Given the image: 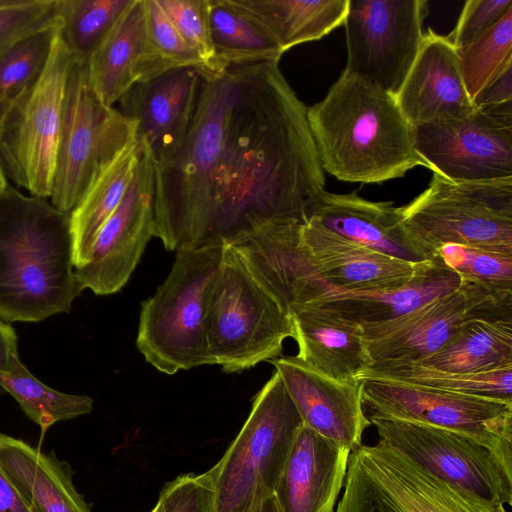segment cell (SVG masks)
<instances>
[{
	"label": "cell",
	"mask_w": 512,
	"mask_h": 512,
	"mask_svg": "<svg viewBox=\"0 0 512 512\" xmlns=\"http://www.w3.org/2000/svg\"><path fill=\"white\" fill-rule=\"evenodd\" d=\"M19 360L15 330L9 323L0 320V371L11 372Z\"/></svg>",
	"instance_id": "cell-44"
},
{
	"label": "cell",
	"mask_w": 512,
	"mask_h": 512,
	"mask_svg": "<svg viewBox=\"0 0 512 512\" xmlns=\"http://www.w3.org/2000/svg\"><path fill=\"white\" fill-rule=\"evenodd\" d=\"M156 507L158 512H215V489L210 470L184 474L167 483Z\"/></svg>",
	"instance_id": "cell-40"
},
{
	"label": "cell",
	"mask_w": 512,
	"mask_h": 512,
	"mask_svg": "<svg viewBox=\"0 0 512 512\" xmlns=\"http://www.w3.org/2000/svg\"><path fill=\"white\" fill-rule=\"evenodd\" d=\"M288 312L297 356L319 372L340 381H356L372 366L358 324L311 304L292 305Z\"/></svg>",
	"instance_id": "cell-25"
},
{
	"label": "cell",
	"mask_w": 512,
	"mask_h": 512,
	"mask_svg": "<svg viewBox=\"0 0 512 512\" xmlns=\"http://www.w3.org/2000/svg\"><path fill=\"white\" fill-rule=\"evenodd\" d=\"M413 127L414 146L433 172L455 181L512 177V108Z\"/></svg>",
	"instance_id": "cell-15"
},
{
	"label": "cell",
	"mask_w": 512,
	"mask_h": 512,
	"mask_svg": "<svg viewBox=\"0 0 512 512\" xmlns=\"http://www.w3.org/2000/svg\"><path fill=\"white\" fill-rule=\"evenodd\" d=\"M461 276L435 256L402 287L375 291L326 292L309 303L331 310L362 328L392 321L457 290Z\"/></svg>",
	"instance_id": "cell-26"
},
{
	"label": "cell",
	"mask_w": 512,
	"mask_h": 512,
	"mask_svg": "<svg viewBox=\"0 0 512 512\" xmlns=\"http://www.w3.org/2000/svg\"><path fill=\"white\" fill-rule=\"evenodd\" d=\"M73 64L57 29L42 74L10 103L0 124V157L5 174L32 196L49 199L51 195L66 86Z\"/></svg>",
	"instance_id": "cell-10"
},
{
	"label": "cell",
	"mask_w": 512,
	"mask_h": 512,
	"mask_svg": "<svg viewBox=\"0 0 512 512\" xmlns=\"http://www.w3.org/2000/svg\"><path fill=\"white\" fill-rule=\"evenodd\" d=\"M256 19L281 50L319 40L344 24L349 0H233Z\"/></svg>",
	"instance_id": "cell-28"
},
{
	"label": "cell",
	"mask_w": 512,
	"mask_h": 512,
	"mask_svg": "<svg viewBox=\"0 0 512 512\" xmlns=\"http://www.w3.org/2000/svg\"><path fill=\"white\" fill-rule=\"evenodd\" d=\"M350 453L302 424L273 493L277 512H335Z\"/></svg>",
	"instance_id": "cell-22"
},
{
	"label": "cell",
	"mask_w": 512,
	"mask_h": 512,
	"mask_svg": "<svg viewBox=\"0 0 512 512\" xmlns=\"http://www.w3.org/2000/svg\"><path fill=\"white\" fill-rule=\"evenodd\" d=\"M156 1L184 41L199 54L205 64L206 74H217L225 70L217 64L210 40L209 0Z\"/></svg>",
	"instance_id": "cell-38"
},
{
	"label": "cell",
	"mask_w": 512,
	"mask_h": 512,
	"mask_svg": "<svg viewBox=\"0 0 512 512\" xmlns=\"http://www.w3.org/2000/svg\"><path fill=\"white\" fill-rule=\"evenodd\" d=\"M278 62L239 66L204 247L231 244L267 224H303L325 191L308 107Z\"/></svg>",
	"instance_id": "cell-1"
},
{
	"label": "cell",
	"mask_w": 512,
	"mask_h": 512,
	"mask_svg": "<svg viewBox=\"0 0 512 512\" xmlns=\"http://www.w3.org/2000/svg\"><path fill=\"white\" fill-rule=\"evenodd\" d=\"M145 22L150 41L174 66H193L206 74L199 54L181 37L156 0H144Z\"/></svg>",
	"instance_id": "cell-41"
},
{
	"label": "cell",
	"mask_w": 512,
	"mask_h": 512,
	"mask_svg": "<svg viewBox=\"0 0 512 512\" xmlns=\"http://www.w3.org/2000/svg\"><path fill=\"white\" fill-rule=\"evenodd\" d=\"M303 421L277 371L253 400L240 432L210 469L215 512H249L273 495Z\"/></svg>",
	"instance_id": "cell-8"
},
{
	"label": "cell",
	"mask_w": 512,
	"mask_h": 512,
	"mask_svg": "<svg viewBox=\"0 0 512 512\" xmlns=\"http://www.w3.org/2000/svg\"><path fill=\"white\" fill-rule=\"evenodd\" d=\"M426 0H349L346 71L396 96L420 50Z\"/></svg>",
	"instance_id": "cell-14"
},
{
	"label": "cell",
	"mask_w": 512,
	"mask_h": 512,
	"mask_svg": "<svg viewBox=\"0 0 512 512\" xmlns=\"http://www.w3.org/2000/svg\"><path fill=\"white\" fill-rule=\"evenodd\" d=\"M139 155L140 143L136 140L102 170L70 212L75 269L89 261L99 230L120 204L129 187Z\"/></svg>",
	"instance_id": "cell-29"
},
{
	"label": "cell",
	"mask_w": 512,
	"mask_h": 512,
	"mask_svg": "<svg viewBox=\"0 0 512 512\" xmlns=\"http://www.w3.org/2000/svg\"><path fill=\"white\" fill-rule=\"evenodd\" d=\"M480 318L512 319V292L463 280L457 290L406 315L362 328L371 367L419 362L438 351L462 327Z\"/></svg>",
	"instance_id": "cell-13"
},
{
	"label": "cell",
	"mask_w": 512,
	"mask_h": 512,
	"mask_svg": "<svg viewBox=\"0 0 512 512\" xmlns=\"http://www.w3.org/2000/svg\"><path fill=\"white\" fill-rule=\"evenodd\" d=\"M396 102L413 126L457 120L476 110L461 74L457 49L428 29Z\"/></svg>",
	"instance_id": "cell-20"
},
{
	"label": "cell",
	"mask_w": 512,
	"mask_h": 512,
	"mask_svg": "<svg viewBox=\"0 0 512 512\" xmlns=\"http://www.w3.org/2000/svg\"><path fill=\"white\" fill-rule=\"evenodd\" d=\"M133 0H56L59 35L78 62H88Z\"/></svg>",
	"instance_id": "cell-32"
},
{
	"label": "cell",
	"mask_w": 512,
	"mask_h": 512,
	"mask_svg": "<svg viewBox=\"0 0 512 512\" xmlns=\"http://www.w3.org/2000/svg\"><path fill=\"white\" fill-rule=\"evenodd\" d=\"M512 103V66L503 71L475 100L477 109H494Z\"/></svg>",
	"instance_id": "cell-43"
},
{
	"label": "cell",
	"mask_w": 512,
	"mask_h": 512,
	"mask_svg": "<svg viewBox=\"0 0 512 512\" xmlns=\"http://www.w3.org/2000/svg\"><path fill=\"white\" fill-rule=\"evenodd\" d=\"M307 118L321 166L338 180L383 183L428 168L395 97L345 69Z\"/></svg>",
	"instance_id": "cell-2"
},
{
	"label": "cell",
	"mask_w": 512,
	"mask_h": 512,
	"mask_svg": "<svg viewBox=\"0 0 512 512\" xmlns=\"http://www.w3.org/2000/svg\"><path fill=\"white\" fill-rule=\"evenodd\" d=\"M435 256L463 280L495 291L512 292V252L448 244L439 248Z\"/></svg>",
	"instance_id": "cell-37"
},
{
	"label": "cell",
	"mask_w": 512,
	"mask_h": 512,
	"mask_svg": "<svg viewBox=\"0 0 512 512\" xmlns=\"http://www.w3.org/2000/svg\"><path fill=\"white\" fill-rule=\"evenodd\" d=\"M136 140V124L103 104L94 92L88 62L74 60L65 92L51 204L70 213L102 170Z\"/></svg>",
	"instance_id": "cell-11"
},
{
	"label": "cell",
	"mask_w": 512,
	"mask_h": 512,
	"mask_svg": "<svg viewBox=\"0 0 512 512\" xmlns=\"http://www.w3.org/2000/svg\"><path fill=\"white\" fill-rule=\"evenodd\" d=\"M0 389L9 393L44 434L53 424L88 414L93 399L54 390L34 377L19 360L11 372L0 371Z\"/></svg>",
	"instance_id": "cell-34"
},
{
	"label": "cell",
	"mask_w": 512,
	"mask_h": 512,
	"mask_svg": "<svg viewBox=\"0 0 512 512\" xmlns=\"http://www.w3.org/2000/svg\"><path fill=\"white\" fill-rule=\"evenodd\" d=\"M335 512H509L435 476L384 440L351 451Z\"/></svg>",
	"instance_id": "cell-9"
},
{
	"label": "cell",
	"mask_w": 512,
	"mask_h": 512,
	"mask_svg": "<svg viewBox=\"0 0 512 512\" xmlns=\"http://www.w3.org/2000/svg\"><path fill=\"white\" fill-rule=\"evenodd\" d=\"M208 24L214 57L221 69L279 61L283 54L273 36L233 0H209Z\"/></svg>",
	"instance_id": "cell-31"
},
{
	"label": "cell",
	"mask_w": 512,
	"mask_h": 512,
	"mask_svg": "<svg viewBox=\"0 0 512 512\" xmlns=\"http://www.w3.org/2000/svg\"><path fill=\"white\" fill-rule=\"evenodd\" d=\"M466 91L475 100L509 66H512V8L484 34L458 48Z\"/></svg>",
	"instance_id": "cell-35"
},
{
	"label": "cell",
	"mask_w": 512,
	"mask_h": 512,
	"mask_svg": "<svg viewBox=\"0 0 512 512\" xmlns=\"http://www.w3.org/2000/svg\"><path fill=\"white\" fill-rule=\"evenodd\" d=\"M56 0H12L0 6V56L23 39L57 24Z\"/></svg>",
	"instance_id": "cell-39"
},
{
	"label": "cell",
	"mask_w": 512,
	"mask_h": 512,
	"mask_svg": "<svg viewBox=\"0 0 512 512\" xmlns=\"http://www.w3.org/2000/svg\"><path fill=\"white\" fill-rule=\"evenodd\" d=\"M0 512H32L0 466Z\"/></svg>",
	"instance_id": "cell-45"
},
{
	"label": "cell",
	"mask_w": 512,
	"mask_h": 512,
	"mask_svg": "<svg viewBox=\"0 0 512 512\" xmlns=\"http://www.w3.org/2000/svg\"><path fill=\"white\" fill-rule=\"evenodd\" d=\"M151 512H158V509H157L156 505H155V507L152 509V511H151Z\"/></svg>",
	"instance_id": "cell-50"
},
{
	"label": "cell",
	"mask_w": 512,
	"mask_h": 512,
	"mask_svg": "<svg viewBox=\"0 0 512 512\" xmlns=\"http://www.w3.org/2000/svg\"><path fill=\"white\" fill-rule=\"evenodd\" d=\"M12 0H0V6L9 4Z\"/></svg>",
	"instance_id": "cell-49"
},
{
	"label": "cell",
	"mask_w": 512,
	"mask_h": 512,
	"mask_svg": "<svg viewBox=\"0 0 512 512\" xmlns=\"http://www.w3.org/2000/svg\"><path fill=\"white\" fill-rule=\"evenodd\" d=\"M9 106H10V103H6V102H1L0 101V124H1L3 118H4L5 114H6Z\"/></svg>",
	"instance_id": "cell-48"
},
{
	"label": "cell",
	"mask_w": 512,
	"mask_h": 512,
	"mask_svg": "<svg viewBox=\"0 0 512 512\" xmlns=\"http://www.w3.org/2000/svg\"><path fill=\"white\" fill-rule=\"evenodd\" d=\"M238 87L239 65L203 74L182 145L167 160L154 163L155 237L169 251L204 246Z\"/></svg>",
	"instance_id": "cell-4"
},
{
	"label": "cell",
	"mask_w": 512,
	"mask_h": 512,
	"mask_svg": "<svg viewBox=\"0 0 512 512\" xmlns=\"http://www.w3.org/2000/svg\"><path fill=\"white\" fill-rule=\"evenodd\" d=\"M0 466L32 512H91L66 461L0 434Z\"/></svg>",
	"instance_id": "cell-27"
},
{
	"label": "cell",
	"mask_w": 512,
	"mask_h": 512,
	"mask_svg": "<svg viewBox=\"0 0 512 512\" xmlns=\"http://www.w3.org/2000/svg\"><path fill=\"white\" fill-rule=\"evenodd\" d=\"M205 326L213 365L228 373L278 358L285 339L294 338L290 314L230 245L208 291Z\"/></svg>",
	"instance_id": "cell-6"
},
{
	"label": "cell",
	"mask_w": 512,
	"mask_h": 512,
	"mask_svg": "<svg viewBox=\"0 0 512 512\" xmlns=\"http://www.w3.org/2000/svg\"><path fill=\"white\" fill-rule=\"evenodd\" d=\"M202 80L199 68L177 66L137 83L119 100V111L136 124V138L147 145L154 163L167 160L182 145Z\"/></svg>",
	"instance_id": "cell-18"
},
{
	"label": "cell",
	"mask_w": 512,
	"mask_h": 512,
	"mask_svg": "<svg viewBox=\"0 0 512 512\" xmlns=\"http://www.w3.org/2000/svg\"><path fill=\"white\" fill-rule=\"evenodd\" d=\"M299 236L318 274L337 291L399 288L412 280L428 261L409 262L382 254L310 219L301 224Z\"/></svg>",
	"instance_id": "cell-21"
},
{
	"label": "cell",
	"mask_w": 512,
	"mask_h": 512,
	"mask_svg": "<svg viewBox=\"0 0 512 512\" xmlns=\"http://www.w3.org/2000/svg\"><path fill=\"white\" fill-rule=\"evenodd\" d=\"M249 512H277L273 495L265 499L258 500Z\"/></svg>",
	"instance_id": "cell-46"
},
{
	"label": "cell",
	"mask_w": 512,
	"mask_h": 512,
	"mask_svg": "<svg viewBox=\"0 0 512 512\" xmlns=\"http://www.w3.org/2000/svg\"><path fill=\"white\" fill-rule=\"evenodd\" d=\"M410 364L461 373H479L512 366V319L473 320L434 354Z\"/></svg>",
	"instance_id": "cell-30"
},
{
	"label": "cell",
	"mask_w": 512,
	"mask_h": 512,
	"mask_svg": "<svg viewBox=\"0 0 512 512\" xmlns=\"http://www.w3.org/2000/svg\"><path fill=\"white\" fill-rule=\"evenodd\" d=\"M382 254L409 262L423 260L411 246L398 207L391 201H370L356 193L323 191L312 205L307 220Z\"/></svg>",
	"instance_id": "cell-24"
},
{
	"label": "cell",
	"mask_w": 512,
	"mask_h": 512,
	"mask_svg": "<svg viewBox=\"0 0 512 512\" xmlns=\"http://www.w3.org/2000/svg\"><path fill=\"white\" fill-rule=\"evenodd\" d=\"M138 141L140 155L129 187L99 230L89 261L75 269L82 290L96 295L120 291L155 236L154 162L147 145Z\"/></svg>",
	"instance_id": "cell-16"
},
{
	"label": "cell",
	"mask_w": 512,
	"mask_h": 512,
	"mask_svg": "<svg viewBox=\"0 0 512 512\" xmlns=\"http://www.w3.org/2000/svg\"><path fill=\"white\" fill-rule=\"evenodd\" d=\"M398 211L423 260L448 244L512 252V177L455 181L433 172L429 186Z\"/></svg>",
	"instance_id": "cell-7"
},
{
	"label": "cell",
	"mask_w": 512,
	"mask_h": 512,
	"mask_svg": "<svg viewBox=\"0 0 512 512\" xmlns=\"http://www.w3.org/2000/svg\"><path fill=\"white\" fill-rule=\"evenodd\" d=\"M510 8L512 0H468L446 38L456 49L461 48L494 26Z\"/></svg>",
	"instance_id": "cell-42"
},
{
	"label": "cell",
	"mask_w": 512,
	"mask_h": 512,
	"mask_svg": "<svg viewBox=\"0 0 512 512\" xmlns=\"http://www.w3.org/2000/svg\"><path fill=\"white\" fill-rule=\"evenodd\" d=\"M375 379L438 390L512 399V366L479 373L436 370L417 364L373 366L359 380Z\"/></svg>",
	"instance_id": "cell-33"
},
{
	"label": "cell",
	"mask_w": 512,
	"mask_h": 512,
	"mask_svg": "<svg viewBox=\"0 0 512 512\" xmlns=\"http://www.w3.org/2000/svg\"><path fill=\"white\" fill-rule=\"evenodd\" d=\"M225 245L176 252L166 279L141 303L136 346L167 375L213 365L206 338V302Z\"/></svg>",
	"instance_id": "cell-5"
},
{
	"label": "cell",
	"mask_w": 512,
	"mask_h": 512,
	"mask_svg": "<svg viewBox=\"0 0 512 512\" xmlns=\"http://www.w3.org/2000/svg\"><path fill=\"white\" fill-rule=\"evenodd\" d=\"M177 67L166 60L148 36L144 0H133L88 61L90 84L106 106L113 107L134 85Z\"/></svg>",
	"instance_id": "cell-23"
},
{
	"label": "cell",
	"mask_w": 512,
	"mask_h": 512,
	"mask_svg": "<svg viewBox=\"0 0 512 512\" xmlns=\"http://www.w3.org/2000/svg\"><path fill=\"white\" fill-rule=\"evenodd\" d=\"M303 424L351 451L371 422L364 412L363 380L331 378L296 356L271 360Z\"/></svg>",
	"instance_id": "cell-19"
},
{
	"label": "cell",
	"mask_w": 512,
	"mask_h": 512,
	"mask_svg": "<svg viewBox=\"0 0 512 512\" xmlns=\"http://www.w3.org/2000/svg\"><path fill=\"white\" fill-rule=\"evenodd\" d=\"M57 24L39 31L0 56V101L11 103L42 74L50 56Z\"/></svg>",
	"instance_id": "cell-36"
},
{
	"label": "cell",
	"mask_w": 512,
	"mask_h": 512,
	"mask_svg": "<svg viewBox=\"0 0 512 512\" xmlns=\"http://www.w3.org/2000/svg\"><path fill=\"white\" fill-rule=\"evenodd\" d=\"M9 185L10 184L8 183L0 157V195L8 188Z\"/></svg>",
	"instance_id": "cell-47"
},
{
	"label": "cell",
	"mask_w": 512,
	"mask_h": 512,
	"mask_svg": "<svg viewBox=\"0 0 512 512\" xmlns=\"http://www.w3.org/2000/svg\"><path fill=\"white\" fill-rule=\"evenodd\" d=\"M370 414L512 441V399L363 379Z\"/></svg>",
	"instance_id": "cell-17"
},
{
	"label": "cell",
	"mask_w": 512,
	"mask_h": 512,
	"mask_svg": "<svg viewBox=\"0 0 512 512\" xmlns=\"http://www.w3.org/2000/svg\"><path fill=\"white\" fill-rule=\"evenodd\" d=\"M384 440L440 479L512 505V441L369 414Z\"/></svg>",
	"instance_id": "cell-12"
},
{
	"label": "cell",
	"mask_w": 512,
	"mask_h": 512,
	"mask_svg": "<svg viewBox=\"0 0 512 512\" xmlns=\"http://www.w3.org/2000/svg\"><path fill=\"white\" fill-rule=\"evenodd\" d=\"M81 291L70 213L9 185L0 195V319L38 322L69 312Z\"/></svg>",
	"instance_id": "cell-3"
}]
</instances>
